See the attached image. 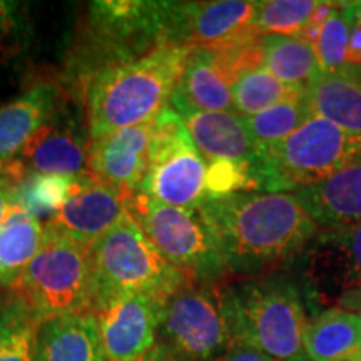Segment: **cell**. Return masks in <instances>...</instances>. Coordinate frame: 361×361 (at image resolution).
Wrapping results in <instances>:
<instances>
[{
  "instance_id": "cell-35",
  "label": "cell",
  "mask_w": 361,
  "mask_h": 361,
  "mask_svg": "<svg viewBox=\"0 0 361 361\" xmlns=\"http://www.w3.org/2000/svg\"><path fill=\"white\" fill-rule=\"evenodd\" d=\"M20 180L13 178L12 173L8 171H0V224H2L4 216H6L8 206L12 204V194L17 184Z\"/></svg>"
},
{
  "instance_id": "cell-16",
  "label": "cell",
  "mask_w": 361,
  "mask_h": 361,
  "mask_svg": "<svg viewBox=\"0 0 361 361\" xmlns=\"http://www.w3.org/2000/svg\"><path fill=\"white\" fill-rule=\"evenodd\" d=\"M89 134L66 116H52L24 147L19 161L35 174L79 178L87 173Z\"/></svg>"
},
{
  "instance_id": "cell-31",
  "label": "cell",
  "mask_w": 361,
  "mask_h": 361,
  "mask_svg": "<svg viewBox=\"0 0 361 361\" xmlns=\"http://www.w3.org/2000/svg\"><path fill=\"white\" fill-rule=\"evenodd\" d=\"M258 162L218 159L207 162V200L233 196L239 192H256L261 189Z\"/></svg>"
},
{
  "instance_id": "cell-34",
  "label": "cell",
  "mask_w": 361,
  "mask_h": 361,
  "mask_svg": "<svg viewBox=\"0 0 361 361\" xmlns=\"http://www.w3.org/2000/svg\"><path fill=\"white\" fill-rule=\"evenodd\" d=\"M218 361H274L269 356L261 353V351L251 348V346L243 345V343H233L229 350L221 356Z\"/></svg>"
},
{
  "instance_id": "cell-13",
  "label": "cell",
  "mask_w": 361,
  "mask_h": 361,
  "mask_svg": "<svg viewBox=\"0 0 361 361\" xmlns=\"http://www.w3.org/2000/svg\"><path fill=\"white\" fill-rule=\"evenodd\" d=\"M152 128L154 119L90 139L87 174L123 194L126 200L137 194L149 168Z\"/></svg>"
},
{
  "instance_id": "cell-12",
  "label": "cell",
  "mask_w": 361,
  "mask_h": 361,
  "mask_svg": "<svg viewBox=\"0 0 361 361\" xmlns=\"http://www.w3.org/2000/svg\"><path fill=\"white\" fill-rule=\"evenodd\" d=\"M166 298L156 295L119 296L92 310L107 361L137 358L156 345Z\"/></svg>"
},
{
  "instance_id": "cell-6",
  "label": "cell",
  "mask_w": 361,
  "mask_h": 361,
  "mask_svg": "<svg viewBox=\"0 0 361 361\" xmlns=\"http://www.w3.org/2000/svg\"><path fill=\"white\" fill-rule=\"evenodd\" d=\"M261 152L264 192L313 186L361 154V135L313 116L276 146Z\"/></svg>"
},
{
  "instance_id": "cell-32",
  "label": "cell",
  "mask_w": 361,
  "mask_h": 361,
  "mask_svg": "<svg viewBox=\"0 0 361 361\" xmlns=\"http://www.w3.org/2000/svg\"><path fill=\"white\" fill-rule=\"evenodd\" d=\"M348 40L350 22L343 13L341 6L338 4V8L324 22L313 44L323 72L336 71L348 64Z\"/></svg>"
},
{
  "instance_id": "cell-28",
  "label": "cell",
  "mask_w": 361,
  "mask_h": 361,
  "mask_svg": "<svg viewBox=\"0 0 361 361\" xmlns=\"http://www.w3.org/2000/svg\"><path fill=\"white\" fill-rule=\"evenodd\" d=\"M311 117L313 112L305 94L269 107L252 117H245V124L259 151H264L284 141Z\"/></svg>"
},
{
  "instance_id": "cell-33",
  "label": "cell",
  "mask_w": 361,
  "mask_h": 361,
  "mask_svg": "<svg viewBox=\"0 0 361 361\" xmlns=\"http://www.w3.org/2000/svg\"><path fill=\"white\" fill-rule=\"evenodd\" d=\"M25 24L22 4L0 0V57L19 51L25 35Z\"/></svg>"
},
{
  "instance_id": "cell-38",
  "label": "cell",
  "mask_w": 361,
  "mask_h": 361,
  "mask_svg": "<svg viewBox=\"0 0 361 361\" xmlns=\"http://www.w3.org/2000/svg\"><path fill=\"white\" fill-rule=\"evenodd\" d=\"M338 305L343 310L355 311V313H361V286L353 288V290L345 291L343 295L338 296Z\"/></svg>"
},
{
  "instance_id": "cell-23",
  "label": "cell",
  "mask_w": 361,
  "mask_h": 361,
  "mask_svg": "<svg viewBox=\"0 0 361 361\" xmlns=\"http://www.w3.org/2000/svg\"><path fill=\"white\" fill-rule=\"evenodd\" d=\"M305 353L310 361H340L361 356V313L331 308L308 322Z\"/></svg>"
},
{
  "instance_id": "cell-10",
  "label": "cell",
  "mask_w": 361,
  "mask_h": 361,
  "mask_svg": "<svg viewBox=\"0 0 361 361\" xmlns=\"http://www.w3.org/2000/svg\"><path fill=\"white\" fill-rule=\"evenodd\" d=\"M169 2L102 0L89 6V25L109 64L142 56L168 42ZM107 64V66H109Z\"/></svg>"
},
{
  "instance_id": "cell-27",
  "label": "cell",
  "mask_w": 361,
  "mask_h": 361,
  "mask_svg": "<svg viewBox=\"0 0 361 361\" xmlns=\"http://www.w3.org/2000/svg\"><path fill=\"white\" fill-rule=\"evenodd\" d=\"M234 111L241 117H252L284 101L305 96L306 90L286 85L264 67L247 71L231 85Z\"/></svg>"
},
{
  "instance_id": "cell-7",
  "label": "cell",
  "mask_w": 361,
  "mask_h": 361,
  "mask_svg": "<svg viewBox=\"0 0 361 361\" xmlns=\"http://www.w3.org/2000/svg\"><path fill=\"white\" fill-rule=\"evenodd\" d=\"M128 209L157 251L184 274L211 283L228 271L214 234L200 209L162 204L142 192L129 197Z\"/></svg>"
},
{
  "instance_id": "cell-19",
  "label": "cell",
  "mask_w": 361,
  "mask_h": 361,
  "mask_svg": "<svg viewBox=\"0 0 361 361\" xmlns=\"http://www.w3.org/2000/svg\"><path fill=\"white\" fill-rule=\"evenodd\" d=\"M35 361H107L92 313L44 319Z\"/></svg>"
},
{
  "instance_id": "cell-9",
  "label": "cell",
  "mask_w": 361,
  "mask_h": 361,
  "mask_svg": "<svg viewBox=\"0 0 361 361\" xmlns=\"http://www.w3.org/2000/svg\"><path fill=\"white\" fill-rule=\"evenodd\" d=\"M161 335L188 361H218L233 345L224 293L188 276L166 301Z\"/></svg>"
},
{
  "instance_id": "cell-20",
  "label": "cell",
  "mask_w": 361,
  "mask_h": 361,
  "mask_svg": "<svg viewBox=\"0 0 361 361\" xmlns=\"http://www.w3.org/2000/svg\"><path fill=\"white\" fill-rule=\"evenodd\" d=\"M306 99L313 116L361 135V66L346 64L336 71L322 72L306 90Z\"/></svg>"
},
{
  "instance_id": "cell-8",
  "label": "cell",
  "mask_w": 361,
  "mask_h": 361,
  "mask_svg": "<svg viewBox=\"0 0 361 361\" xmlns=\"http://www.w3.org/2000/svg\"><path fill=\"white\" fill-rule=\"evenodd\" d=\"M207 162L180 116L166 106L154 117L149 168L139 192L162 204L197 209L207 200Z\"/></svg>"
},
{
  "instance_id": "cell-37",
  "label": "cell",
  "mask_w": 361,
  "mask_h": 361,
  "mask_svg": "<svg viewBox=\"0 0 361 361\" xmlns=\"http://www.w3.org/2000/svg\"><path fill=\"white\" fill-rule=\"evenodd\" d=\"M348 64L361 66V25L350 24Z\"/></svg>"
},
{
  "instance_id": "cell-22",
  "label": "cell",
  "mask_w": 361,
  "mask_h": 361,
  "mask_svg": "<svg viewBox=\"0 0 361 361\" xmlns=\"http://www.w3.org/2000/svg\"><path fill=\"white\" fill-rule=\"evenodd\" d=\"M45 226L19 204L8 206L0 224V286L13 288L35 258Z\"/></svg>"
},
{
  "instance_id": "cell-15",
  "label": "cell",
  "mask_w": 361,
  "mask_h": 361,
  "mask_svg": "<svg viewBox=\"0 0 361 361\" xmlns=\"http://www.w3.org/2000/svg\"><path fill=\"white\" fill-rule=\"evenodd\" d=\"M173 109L186 124L194 146L206 162L229 161H259V149L247 133L245 117L236 112H207L197 111L179 96L171 97Z\"/></svg>"
},
{
  "instance_id": "cell-17",
  "label": "cell",
  "mask_w": 361,
  "mask_h": 361,
  "mask_svg": "<svg viewBox=\"0 0 361 361\" xmlns=\"http://www.w3.org/2000/svg\"><path fill=\"white\" fill-rule=\"evenodd\" d=\"M296 197L318 228L338 229L361 221V154L313 186L300 188Z\"/></svg>"
},
{
  "instance_id": "cell-21",
  "label": "cell",
  "mask_w": 361,
  "mask_h": 361,
  "mask_svg": "<svg viewBox=\"0 0 361 361\" xmlns=\"http://www.w3.org/2000/svg\"><path fill=\"white\" fill-rule=\"evenodd\" d=\"M313 273L318 283L328 281L345 291L361 286V221L338 229H326L314 246Z\"/></svg>"
},
{
  "instance_id": "cell-26",
  "label": "cell",
  "mask_w": 361,
  "mask_h": 361,
  "mask_svg": "<svg viewBox=\"0 0 361 361\" xmlns=\"http://www.w3.org/2000/svg\"><path fill=\"white\" fill-rule=\"evenodd\" d=\"M40 323L17 295L0 306V361H35Z\"/></svg>"
},
{
  "instance_id": "cell-14",
  "label": "cell",
  "mask_w": 361,
  "mask_h": 361,
  "mask_svg": "<svg viewBox=\"0 0 361 361\" xmlns=\"http://www.w3.org/2000/svg\"><path fill=\"white\" fill-rule=\"evenodd\" d=\"M128 211L123 194L85 173L75 178L71 197L47 224L75 241L94 246Z\"/></svg>"
},
{
  "instance_id": "cell-3",
  "label": "cell",
  "mask_w": 361,
  "mask_h": 361,
  "mask_svg": "<svg viewBox=\"0 0 361 361\" xmlns=\"http://www.w3.org/2000/svg\"><path fill=\"white\" fill-rule=\"evenodd\" d=\"M233 343L274 361H306V314L300 293L281 281L245 283L224 291Z\"/></svg>"
},
{
  "instance_id": "cell-11",
  "label": "cell",
  "mask_w": 361,
  "mask_h": 361,
  "mask_svg": "<svg viewBox=\"0 0 361 361\" xmlns=\"http://www.w3.org/2000/svg\"><path fill=\"white\" fill-rule=\"evenodd\" d=\"M256 8L258 2L247 0L169 2L168 42L221 52L259 35Z\"/></svg>"
},
{
  "instance_id": "cell-36",
  "label": "cell",
  "mask_w": 361,
  "mask_h": 361,
  "mask_svg": "<svg viewBox=\"0 0 361 361\" xmlns=\"http://www.w3.org/2000/svg\"><path fill=\"white\" fill-rule=\"evenodd\" d=\"M129 361H188V360L183 358L179 353H176V351L171 348V346L166 345V343H156V345L149 351H146V353Z\"/></svg>"
},
{
  "instance_id": "cell-30",
  "label": "cell",
  "mask_w": 361,
  "mask_h": 361,
  "mask_svg": "<svg viewBox=\"0 0 361 361\" xmlns=\"http://www.w3.org/2000/svg\"><path fill=\"white\" fill-rule=\"evenodd\" d=\"M318 2L313 0H266L258 2L255 25L263 35L301 37Z\"/></svg>"
},
{
  "instance_id": "cell-4",
  "label": "cell",
  "mask_w": 361,
  "mask_h": 361,
  "mask_svg": "<svg viewBox=\"0 0 361 361\" xmlns=\"http://www.w3.org/2000/svg\"><path fill=\"white\" fill-rule=\"evenodd\" d=\"M92 268L94 308L114 298L142 293L168 300L188 278L157 251L129 211L94 243Z\"/></svg>"
},
{
  "instance_id": "cell-18",
  "label": "cell",
  "mask_w": 361,
  "mask_h": 361,
  "mask_svg": "<svg viewBox=\"0 0 361 361\" xmlns=\"http://www.w3.org/2000/svg\"><path fill=\"white\" fill-rule=\"evenodd\" d=\"M59 90L42 82L0 107V171L19 159L24 147L57 112Z\"/></svg>"
},
{
  "instance_id": "cell-24",
  "label": "cell",
  "mask_w": 361,
  "mask_h": 361,
  "mask_svg": "<svg viewBox=\"0 0 361 361\" xmlns=\"http://www.w3.org/2000/svg\"><path fill=\"white\" fill-rule=\"evenodd\" d=\"M174 94L197 111L236 112L231 85L209 51L191 54Z\"/></svg>"
},
{
  "instance_id": "cell-40",
  "label": "cell",
  "mask_w": 361,
  "mask_h": 361,
  "mask_svg": "<svg viewBox=\"0 0 361 361\" xmlns=\"http://www.w3.org/2000/svg\"><path fill=\"white\" fill-rule=\"evenodd\" d=\"M340 361H361V356H353V358H345V360H340Z\"/></svg>"
},
{
  "instance_id": "cell-2",
  "label": "cell",
  "mask_w": 361,
  "mask_h": 361,
  "mask_svg": "<svg viewBox=\"0 0 361 361\" xmlns=\"http://www.w3.org/2000/svg\"><path fill=\"white\" fill-rule=\"evenodd\" d=\"M196 49L161 44L142 56L102 66L90 75L87 130L90 139L149 123L168 106Z\"/></svg>"
},
{
  "instance_id": "cell-29",
  "label": "cell",
  "mask_w": 361,
  "mask_h": 361,
  "mask_svg": "<svg viewBox=\"0 0 361 361\" xmlns=\"http://www.w3.org/2000/svg\"><path fill=\"white\" fill-rule=\"evenodd\" d=\"M75 178L30 173L17 184L12 194L13 204H19L37 218H51L66 204L74 189Z\"/></svg>"
},
{
  "instance_id": "cell-5",
  "label": "cell",
  "mask_w": 361,
  "mask_h": 361,
  "mask_svg": "<svg viewBox=\"0 0 361 361\" xmlns=\"http://www.w3.org/2000/svg\"><path fill=\"white\" fill-rule=\"evenodd\" d=\"M12 290L42 322L92 313V246L45 224L39 252Z\"/></svg>"
},
{
  "instance_id": "cell-1",
  "label": "cell",
  "mask_w": 361,
  "mask_h": 361,
  "mask_svg": "<svg viewBox=\"0 0 361 361\" xmlns=\"http://www.w3.org/2000/svg\"><path fill=\"white\" fill-rule=\"evenodd\" d=\"M228 271H256L295 256L318 226L293 192H239L197 207Z\"/></svg>"
},
{
  "instance_id": "cell-39",
  "label": "cell",
  "mask_w": 361,
  "mask_h": 361,
  "mask_svg": "<svg viewBox=\"0 0 361 361\" xmlns=\"http://www.w3.org/2000/svg\"><path fill=\"white\" fill-rule=\"evenodd\" d=\"M340 6L350 24L361 25V2H340Z\"/></svg>"
},
{
  "instance_id": "cell-25",
  "label": "cell",
  "mask_w": 361,
  "mask_h": 361,
  "mask_svg": "<svg viewBox=\"0 0 361 361\" xmlns=\"http://www.w3.org/2000/svg\"><path fill=\"white\" fill-rule=\"evenodd\" d=\"M263 67L286 85L308 90L322 74L313 45L300 37L263 35Z\"/></svg>"
}]
</instances>
